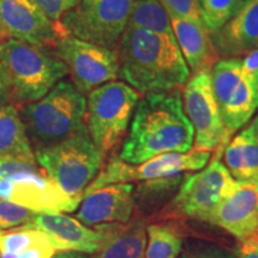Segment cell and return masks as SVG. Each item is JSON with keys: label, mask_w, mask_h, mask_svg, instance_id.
Listing matches in <instances>:
<instances>
[{"label": "cell", "mask_w": 258, "mask_h": 258, "mask_svg": "<svg viewBox=\"0 0 258 258\" xmlns=\"http://www.w3.org/2000/svg\"><path fill=\"white\" fill-rule=\"evenodd\" d=\"M118 157L140 164L164 153L192 150L194 128L183 109L182 90L146 93L131 121Z\"/></svg>", "instance_id": "1"}, {"label": "cell", "mask_w": 258, "mask_h": 258, "mask_svg": "<svg viewBox=\"0 0 258 258\" xmlns=\"http://www.w3.org/2000/svg\"><path fill=\"white\" fill-rule=\"evenodd\" d=\"M118 78L141 95L182 90L190 70L175 37L125 28L116 48Z\"/></svg>", "instance_id": "2"}, {"label": "cell", "mask_w": 258, "mask_h": 258, "mask_svg": "<svg viewBox=\"0 0 258 258\" xmlns=\"http://www.w3.org/2000/svg\"><path fill=\"white\" fill-rule=\"evenodd\" d=\"M0 64L11 98L28 104L46 96L69 74L64 63L49 49L14 38L0 42Z\"/></svg>", "instance_id": "3"}, {"label": "cell", "mask_w": 258, "mask_h": 258, "mask_svg": "<svg viewBox=\"0 0 258 258\" xmlns=\"http://www.w3.org/2000/svg\"><path fill=\"white\" fill-rule=\"evenodd\" d=\"M21 116L35 146L59 143L86 129L85 95L62 79L46 96L29 103Z\"/></svg>", "instance_id": "4"}, {"label": "cell", "mask_w": 258, "mask_h": 258, "mask_svg": "<svg viewBox=\"0 0 258 258\" xmlns=\"http://www.w3.org/2000/svg\"><path fill=\"white\" fill-rule=\"evenodd\" d=\"M35 159L43 173L70 196H82L104 165L88 129L59 143L36 147Z\"/></svg>", "instance_id": "5"}, {"label": "cell", "mask_w": 258, "mask_h": 258, "mask_svg": "<svg viewBox=\"0 0 258 258\" xmlns=\"http://www.w3.org/2000/svg\"><path fill=\"white\" fill-rule=\"evenodd\" d=\"M140 92L124 82H109L89 93L85 124L90 137L106 156L123 140L131 124Z\"/></svg>", "instance_id": "6"}, {"label": "cell", "mask_w": 258, "mask_h": 258, "mask_svg": "<svg viewBox=\"0 0 258 258\" xmlns=\"http://www.w3.org/2000/svg\"><path fill=\"white\" fill-rule=\"evenodd\" d=\"M0 198L36 213L74 212L82 196H70L37 164L0 156Z\"/></svg>", "instance_id": "7"}, {"label": "cell", "mask_w": 258, "mask_h": 258, "mask_svg": "<svg viewBox=\"0 0 258 258\" xmlns=\"http://www.w3.org/2000/svg\"><path fill=\"white\" fill-rule=\"evenodd\" d=\"M211 80L226 135L231 140L258 110V82L237 57L218 60L211 70Z\"/></svg>", "instance_id": "8"}, {"label": "cell", "mask_w": 258, "mask_h": 258, "mask_svg": "<svg viewBox=\"0 0 258 258\" xmlns=\"http://www.w3.org/2000/svg\"><path fill=\"white\" fill-rule=\"evenodd\" d=\"M134 0H82L63 15V32L90 43L116 50L127 28Z\"/></svg>", "instance_id": "9"}, {"label": "cell", "mask_w": 258, "mask_h": 258, "mask_svg": "<svg viewBox=\"0 0 258 258\" xmlns=\"http://www.w3.org/2000/svg\"><path fill=\"white\" fill-rule=\"evenodd\" d=\"M220 156L218 153L199 172L186 173L175 198L171 200L170 214L209 222L219 203L235 182Z\"/></svg>", "instance_id": "10"}, {"label": "cell", "mask_w": 258, "mask_h": 258, "mask_svg": "<svg viewBox=\"0 0 258 258\" xmlns=\"http://www.w3.org/2000/svg\"><path fill=\"white\" fill-rule=\"evenodd\" d=\"M211 158L212 152L194 148L184 153L160 154L140 164L125 163L118 156H114L105 165H103L96 178L85 189L83 196L109 184L144 182L160 177L199 171L207 165Z\"/></svg>", "instance_id": "11"}, {"label": "cell", "mask_w": 258, "mask_h": 258, "mask_svg": "<svg viewBox=\"0 0 258 258\" xmlns=\"http://www.w3.org/2000/svg\"><path fill=\"white\" fill-rule=\"evenodd\" d=\"M53 50L66 66L71 82L83 95L118 78L120 62L116 50L69 35L59 38Z\"/></svg>", "instance_id": "12"}, {"label": "cell", "mask_w": 258, "mask_h": 258, "mask_svg": "<svg viewBox=\"0 0 258 258\" xmlns=\"http://www.w3.org/2000/svg\"><path fill=\"white\" fill-rule=\"evenodd\" d=\"M183 88V109L194 128L192 148L221 153L230 139L226 135L213 92L211 71L203 70L194 73Z\"/></svg>", "instance_id": "13"}, {"label": "cell", "mask_w": 258, "mask_h": 258, "mask_svg": "<svg viewBox=\"0 0 258 258\" xmlns=\"http://www.w3.org/2000/svg\"><path fill=\"white\" fill-rule=\"evenodd\" d=\"M63 36L60 22H51L34 0H0V42L14 38L54 49Z\"/></svg>", "instance_id": "14"}, {"label": "cell", "mask_w": 258, "mask_h": 258, "mask_svg": "<svg viewBox=\"0 0 258 258\" xmlns=\"http://www.w3.org/2000/svg\"><path fill=\"white\" fill-rule=\"evenodd\" d=\"M238 240L249 237L258 227V179L235 180L209 219Z\"/></svg>", "instance_id": "15"}, {"label": "cell", "mask_w": 258, "mask_h": 258, "mask_svg": "<svg viewBox=\"0 0 258 258\" xmlns=\"http://www.w3.org/2000/svg\"><path fill=\"white\" fill-rule=\"evenodd\" d=\"M134 209V185L117 183L84 195L77 219L86 226L125 224L133 218Z\"/></svg>", "instance_id": "16"}, {"label": "cell", "mask_w": 258, "mask_h": 258, "mask_svg": "<svg viewBox=\"0 0 258 258\" xmlns=\"http://www.w3.org/2000/svg\"><path fill=\"white\" fill-rule=\"evenodd\" d=\"M27 226L43 232L60 252L73 251L93 254L101 246L102 235L95 226L90 228L77 218L63 213H35Z\"/></svg>", "instance_id": "17"}, {"label": "cell", "mask_w": 258, "mask_h": 258, "mask_svg": "<svg viewBox=\"0 0 258 258\" xmlns=\"http://www.w3.org/2000/svg\"><path fill=\"white\" fill-rule=\"evenodd\" d=\"M212 34L219 55L239 56L258 48V0H241L232 17Z\"/></svg>", "instance_id": "18"}, {"label": "cell", "mask_w": 258, "mask_h": 258, "mask_svg": "<svg viewBox=\"0 0 258 258\" xmlns=\"http://www.w3.org/2000/svg\"><path fill=\"white\" fill-rule=\"evenodd\" d=\"M95 227L102 240L91 258H145L147 226L144 219L134 217L125 224H102Z\"/></svg>", "instance_id": "19"}, {"label": "cell", "mask_w": 258, "mask_h": 258, "mask_svg": "<svg viewBox=\"0 0 258 258\" xmlns=\"http://www.w3.org/2000/svg\"><path fill=\"white\" fill-rule=\"evenodd\" d=\"M180 53L192 74L212 70L219 59L211 31L205 24L169 15Z\"/></svg>", "instance_id": "20"}, {"label": "cell", "mask_w": 258, "mask_h": 258, "mask_svg": "<svg viewBox=\"0 0 258 258\" xmlns=\"http://www.w3.org/2000/svg\"><path fill=\"white\" fill-rule=\"evenodd\" d=\"M224 160L235 180L258 179V137L252 124L228 141L224 147Z\"/></svg>", "instance_id": "21"}, {"label": "cell", "mask_w": 258, "mask_h": 258, "mask_svg": "<svg viewBox=\"0 0 258 258\" xmlns=\"http://www.w3.org/2000/svg\"><path fill=\"white\" fill-rule=\"evenodd\" d=\"M56 252L47 235L30 226L0 231V258H53Z\"/></svg>", "instance_id": "22"}, {"label": "cell", "mask_w": 258, "mask_h": 258, "mask_svg": "<svg viewBox=\"0 0 258 258\" xmlns=\"http://www.w3.org/2000/svg\"><path fill=\"white\" fill-rule=\"evenodd\" d=\"M0 156L37 164L27 128L15 105H0Z\"/></svg>", "instance_id": "23"}, {"label": "cell", "mask_w": 258, "mask_h": 258, "mask_svg": "<svg viewBox=\"0 0 258 258\" xmlns=\"http://www.w3.org/2000/svg\"><path fill=\"white\" fill-rule=\"evenodd\" d=\"M186 173L144 180L134 188L135 207L143 214H153L175 198Z\"/></svg>", "instance_id": "24"}, {"label": "cell", "mask_w": 258, "mask_h": 258, "mask_svg": "<svg viewBox=\"0 0 258 258\" xmlns=\"http://www.w3.org/2000/svg\"><path fill=\"white\" fill-rule=\"evenodd\" d=\"M145 258H177L183 250V232L173 222L147 226Z\"/></svg>", "instance_id": "25"}, {"label": "cell", "mask_w": 258, "mask_h": 258, "mask_svg": "<svg viewBox=\"0 0 258 258\" xmlns=\"http://www.w3.org/2000/svg\"><path fill=\"white\" fill-rule=\"evenodd\" d=\"M128 25L163 36L175 37L169 15L159 0H134Z\"/></svg>", "instance_id": "26"}, {"label": "cell", "mask_w": 258, "mask_h": 258, "mask_svg": "<svg viewBox=\"0 0 258 258\" xmlns=\"http://www.w3.org/2000/svg\"><path fill=\"white\" fill-rule=\"evenodd\" d=\"M203 21L207 29L214 32L232 17L241 0H201Z\"/></svg>", "instance_id": "27"}, {"label": "cell", "mask_w": 258, "mask_h": 258, "mask_svg": "<svg viewBox=\"0 0 258 258\" xmlns=\"http://www.w3.org/2000/svg\"><path fill=\"white\" fill-rule=\"evenodd\" d=\"M35 213L30 209L0 198V231H8L28 225Z\"/></svg>", "instance_id": "28"}, {"label": "cell", "mask_w": 258, "mask_h": 258, "mask_svg": "<svg viewBox=\"0 0 258 258\" xmlns=\"http://www.w3.org/2000/svg\"><path fill=\"white\" fill-rule=\"evenodd\" d=\"M159 2L165 9L167 15L205 24L200 0H159Z\"/></svg>", "instance_id": "29"}, {"label": "cell", "mask_w": 258, "mask_h": 258, "mask_svg": "<svg viewBox=\"0 0 258 258\" xmlns=\"http://www.w3.org/2000/svg\"><path fill=\"white\" fill-rule=\"evenodd\" d=\"M177 258H237L231 251L211 243H192L182 250Z\"/></svg>", "instance_id": "30"}, {"label": "cell", "mask_w": 258, "mask_h": 258, "mask_svg": "<svg viewBox=\"0 0 258 258\" xmlns=\"http://www.w3.org/2000/svg\"><path fill=\"white\" fill-rule=\"evenodd\" d=\"M44 15L54 23H59L60 19L76 8L82 0H34Z\"/></svg>", "instance_id": "31"}, {"label": "cell", "mask_w": 258, "mask_h": 258, "mask_svg": "<svg viewBox=\"0 0 258 258\" xmlns=\"http://www.w3.org/2000/svg\"><path fill=\"white\" fill-rule=\"evenodd\" d=\"M233 253L237 258H258V237L256 232L238 241Z\"/></svg>", "instance_id": "32"}, {"label": "cell", "mask_w": 258, "mask_h": 258, "mask_svg": "<svg viewBox=\"0 0 258 258\" xmlns=\"http://www.w3.org/2000/svg\"><path fill=\"white\" fill-rule=\"evenodd\" d=\"M243 69L250 74L252 78L258 82V48L247 51L243 60Z\"/></svg>", "instance_id": "33"}, {"label": "cell", "mask_w": 258, "mask_h": 258, "mask_svg": "<svg viewBox=\"0 0 258 258\" xmlns=\"http://www.w3.org/2000/svg\"><path fill=\"white\" fill-rule=\"evenodd\" d=\"M11 99V90L6 78V74L0 64V105L8 104Z\"/></svg>", "instance_id": "34"}, {"label": "cell", "mask_w": 258, "mask_h": 258, "mask_svg": "<svg viewBox=\"0 0 258 258\" xmlns=\"http://www.w3.org/2000/svg\"><path fill=\"white\" fill-rule=\"evenodd\" d=\"M53 258H90V257L86 256L85 253L69 251V252H61L59 254H55V256H54Z\"/></svg>", "instance_id": "35"}, {"label": "cell", "mask_w": 258, "mask_h": 258, "mask_svg": "<svg viewBox=\"0 0 258 258\" xmlns=\"http://www.w3.org/2000/svg\"><path fill=\"white\" fill-rule=\"evenodd\" d=\"M251 124H252L254 132H256V134H257V137H258V114H257L256 117L253 118V121L251 122Z\"/></svg>", "instance_id": "36"}, {"label": "cell", "mask_w": 258, "mask_h": 258, "mask_svg": "<svg viewBox=\"0 0 258 258\" xmlns=\"http://www.w3.org/2000/svg\"><path fill=\"white\" fill-rule=\"evenodd\" d=\"M256 234H257V237H258V227H257V231H256Z\"/></svg>", "instance_id": "37"}, {"label": "cell", "mask_w": 258, "mask_h": 258, "mask_svg": "<svg viewBox=\"0 0 258 258\" xmlns=\"http://www.w3.org/2000/svg\"><path fill=\"white\" fill-rule=\"evenodd\" d=\"M200 2H201V0H200Z\"/></svg>", "instance_id": "38"}]
</instances>
